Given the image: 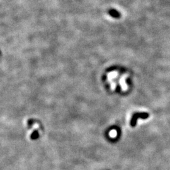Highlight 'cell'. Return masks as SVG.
Wrapping results in <instances>:
<instances>
[{"label":"cell","mask_w":170,"mask_h":170,"mask_svg":"<svg viewBox=\"0 0 170 170\" xmlns=\"http://www.w3.org/2000/svg\"><path fill=\"white\" fill-rule=\"evenodd\" d=\"M109 13H110V15L112 16H113V17H118V16H120V15H119V13H118V11H117L116 10H110V11H109Z\"/></svg>","instance_id":"cell-2"},{"label":"cell","mask_w":170,"mask_h":170,"mask_svg":"<svg viewBox=\"0 0 170 170\" xmlns=\"http://www.w3.org/2000/svg\"><path fill=\"white\" fill-rule=\"evenodd\" d=\"M149 117V114L147 113H136L134 114L132 120L130 121V125L132 127H135L136 125V123L137 121V119L139 118L146 119V118Z\"/></svg>","instance_id":"cell-1"},{"label":"cell","mask_w":170,"mask_h":170,"mask_svg":"<svg viewBox=\"0 0 170 170\" xmlns=\"http://www.w3.org/2000/svg\"><path fill=\"white\" fill-rule=\"evenodd\" d=\"M109 135H110V136L111 137H112V138L115 137H116L117 135V130H114V129L112 130L110 132V133H109Z\"/></svg>","instance_id":"cell-3"}]
</instances>
